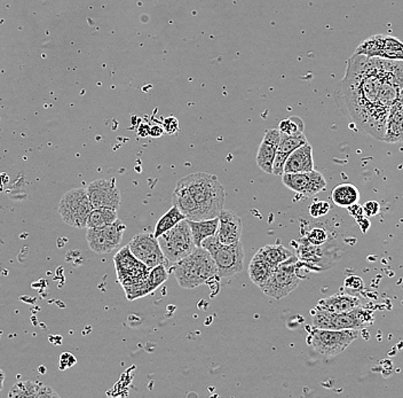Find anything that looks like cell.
<instances>
[{"label": "cell", "mask_w": 403, "mask_h": 398, "mask_svg": "<svg viewBox=\"0 0 403 398\" xmlns=\"http://www.w3.org/2000/svg\"><path fill=\"white\" fill-rule=\"evenodd\" d=\"M394 60L353 54L345 76L337 84L335 101L342 115L361 130L372 115Z\"/></svg>", "instance_id": "6da1fadb"}, {"label": "cell", "mask_w": 403, "mask_h": 398, "mask_svg": "<svg viewBox=\"0 0 403 398\" xmlns=\"http://www.w3.org/2000/svg\"><path fill=\"white\" fill-rule=\"evenodd\" d=\"M189 193L197 212V221L215 219L224 209L226 193L215 175H188L178 180Z\"/></svg>", "instance_id": "7a4b0ae2"}, {"label": "cell", "mask_w": 403, "mask_h": 398, "mask_svg": "<svg viewBox=\"0 0 403 398\" xmlns=\"http://www.w3.org/2000/svg\"><path fill=\"white\" fill-rule=\"evenodd\" d=\"M171 270L176 283L185 289L196 288L218 278L215 260L203 247H196L192 253L173 264Z\"/></svg>", "instance_id": "3957f363"}, {"label": "cell", "mask_w": 403, "mask_h": 398, "mask_svg": "<svg viewBox=\"0 0 403 398\" xmlns=\"http://www.w3.org/2000/svg\"><path fill=\"white\" fill-rule=\"evenodd\" d=\"M312 324L313 327L322 330H356L360 331L363 328L369 327L374 324V312L363 307H358L351 311L342 314H333L321 309L315 308L312 310Z\"/></svg>", "instance_id": "277c9868"}, {"label": "cell", "mask_w": 403, "mask_h": 398, "mask_svg": "<svg viewBox=\"0 0 403 398\" xmlns=\"http://www.w3.org/2000/svg\"><path fill=\"white\" fill-rule=\"evenodd\" d=\"M201 247L205 248L215 260L218 278H229L243 271L244 248L241 240L224 244L218 241L215 235L205 239Z\"/></svg>", "instance_id": "5b68a950"}, {"label": "cell", "mask_w": 403, "mask_h": 398, "mask_svg": "<svg viewBox=\"0 0 403 398\" xmlns=\"http://www.w3.org/2000/svg\"><path fill=\"white\" fill-rule=\"evenodd\" d=\"M360 332L356 330H322L313 327L310 331L307 342L317 353L326 357H333L346 351L358 337Z\"/></svg>", "instance_id": "8992f818"}, {"label": "cell", "mask_w": 403, "mask_h": 398, "mask_svg": "<svg viewBox=\"0 0 403 398\" xmlns=\"http://www.w3.org/2000/svg\"><path fill=\"white\" fill-rule=\"evenodd\" d=\"M157 240L164 256L167 257L170 263L183 260V257L192 253L196 248L188 219L178 223L174 228L160 235Z\"/></svg>", "instance_id": "52a82bcc"}, {"label": "cell", "mask_w": 403, "mask_h": 398, "mask_svg": "<svg viewBox=\"0 0 403 398\" xmlns=\"http://www.w3.org/2000/svg\"><path fill=\"white\" fill-rule=\"evenodd\" d=\"M93 206L87 196L86 189L77 187L64 193L59 202V214L66 224L73 228H86L87 219Z\"/></svg>", "instance_id": "ba28073f"}, {"label": "cell", "mask_w": 403, "mask_h": 398, "mask_svg": "<svg viewBox=\"0 0 403 398\" xmlns=\"http://www.w3.org/2000/svg\"><path fill=\"white\" fill-rule=\"evenodd\" d=\"M297 260L294 255L291 258L276 267L265 285L260 287L266 296L274 300H282L297 288L301 280L297 273Z\"/></svg>", "instance_id": "9c48e42d"}, {"label": "cell", "mask_w": 403, "mask_h": 398, "mask_svg": "<svg viewBox=\"0 0 403 398\" xmlns=\"http://www.w3.org/2000/svg\"><path fill=\"white\" fill-rule=\"evenodd\" d=\"M125 230L126 226L121 219L102 228H87L86 240L89 247L96 254H110L119 247Z\"/></svg>", "instance_id": "30bf717a"}, {"label": "cell", "mask_w": 403, "mask_h": 398, "mask_svg": "<svg viewBox=\"0 0 403 398\" xmlns=\"http://www.w3.org/2000/svg\"><path fill=\"white\" fill-rule=\"evenodd\" d=\"M128 246L132 254L135 255L142 263L146 264L149 269L157 265H164L167 267L170 265V262L167 260V257L164 256L154 233H148V232L139 233L132 238Z\"/></svg>", "instance_id": "8fae6325"}, {"label": "cell", "mask_w": 403, "mask_h": 398, "mask_svg": "<svg viewBox=\"0 0 403 398\" xmlns=\"http://www.w3.org/2000/svg\"><path fill=\"white\" fill-rule=\"evenodd\" d=\"M117 278L123 287L139 283L147 278L151 269L132 254L128 246H125L114 257Z\"/></svg>", "instance_id": "7c38bea8"}, {"label": "cell", "mask_w": 403, "mask_h": 398, "mask_svg": "<svg viewBox=\"0 0 403 398\" xmlns=\"http://www.w3.org/2000/svg\"><path fill=\"white\" fill-rule=\"evenodd\" d=\"M86 192L93 208H109L119 212L122 196L115 178L93 180L87 185Z\"/></svg>", "instance_id": "4fadbf2b"}, {"label": "cell", "mask_w": 403, "mask_h": 398, "mask_svg": "<svg viewBox=\"0 0 403 398\" xmlns=\"http://www.w3.org/2000/svg\"><path fill=\"white\" fill-rule=\"evenodd\" d=\"M282 183L289 190L312 198L319 193L326 190V180L324 175L319 171L312 170L307 172H298V174L282 175Z\"/></svg>", "instance_id": "5bb4252c"}, {"label": "cell", "mask_w": 403, "mask_h": 398, "mask_svg": "<svg viewBox=\"0 0 403 398\" xmlns=\"http://www.w3.org/2000/svg\"><path fill=\"white\" fill-rule=\"evenodd\" d=\"M218 219H219V224H218L215 238L219 242L231 244L241 240L243 224H242V219L235 212L222 209Z\"/></svg>", "instance_id": "9a60e30c"}, {"label": "cell", "mask_w": 403, "mask_h": 398, "mask_svg": "<svg viewBox=\"0 0 403 398\" xmlns=\"http://www.w3.org/2000/svg\"><path fill=\"white\" fill-rule=\"evenodd\" d=\"M280 138H281V132L279 131V128L266 130L263 142L260 144L258 154H257V164L266 174L273 172V164H274L276 152L279 147Z\"/></svg>", "instance_id": "2e32d148"}, {"label": "cell", "mask_w": 403, "mask_h": 398, "mask_svg": "<svg viewBox=\"0 0 403 398\" xmlns=\"http://www.w3.org/2000/svg\"><path fill=\"white\" fill-rule=\"evenodd\" d=\"M305 144H307V138L305 135H288L281 133L279 147H277L275 160L273 164L272 174L275 176H282L284 174L285 161L289 158V155Z\"/></svg>", "instance_id": "e0dca14e"}, {"label": "cell", "mask_w": 403, "mask_h": 398, "mask_svg": "<svg viewBox=\"0 0 403 398\" xmlns=\"http://www.w3.org/2000/svg\"><path fill=\"white\" fill-rule=\"evenodd\" d=\"M8 397L51 398L59 397V394L51 385H44L39 381H19L10 389Z\"/></svg>", "instance_id": "ac0fdd59"}, {"label": "cell", "mask_w": 403, "mask_h": 398, "mask_svg": "<svg viewBox=\"0 0 403 398\" xmlns=\"http://www.w3.org/2000/svg\"><path fill=\"white\" fill-rule=\"evenodd\" d=\"M314 170L313 148L310 144L298 147L285 161L284 174H298Z\"/></svg>", "instance_id": "d6986e66"}, {"label": "cell", "mask_w": 403, "mask_h": 398, "mask_svg": "<svg viewBox=\"0 0 403 398\" xmlns=\"http://www.w3.org/2000/svg\"><path fill=\"white\" fill-rule=\"evenodd\" d=\"M360 305H361V301L358 296L351 295V294H336V295L320 300L315 308L333 312V314H342V312L351 311Z\"/></svg>", "instance_id": "ffe728a7"}, {"label": "cell", "mask_w": 403, "mask_h": 398, "mask_svg": "<svg viewBox=\"0 0 403 398\" xmlns=\"http://www.w3.org/2000/svg\"><path fill=\"white\" fill-rule=\"evenodd\" d=\"M383 142L390 144L403 142V106L399 101L390 108Z\"/></svg>", "instance_id": "44dd1931"}, {"label": "cell", "mask_w": 403, "mask_h": 398, "mask_svg": "<svg viewBox=\"0 0 403 398\" xmlns=\"http://www.w3.org/2000/svg\"><path fill=\"white\" fill-rule=\"evenodd\" d=\"M276 267H273L257 251L253 256L249 267L250 279L256 286L261 287L265 285L266 281L272 276V273L275 271Z\"/></svg>", "instance_id": "7402d4cb"}, {"label": "cell", "mask_w": 403, "mask_h": 398, "mask_svg": "<svg viewBox=\"0 0 403 398\" xmlns=\"http://www.w3.org/2000/svg\"><path fill=\"white\" fill-rule=\"evenodd\" d=\"M331 199L336 206L349 208V206L358 202L360 192L358 187L353 184H340L331 192Z\"/></svg>", "instance_id": "603a6c76"}, {"label": "cell", "mask_w": 403, "mask_h": 398, "mask_svg": "<svg viewBox=\"0 0 403 398\" xmlns=\"http://www.w3.org/2000/svg\"><path fill=\"white\" fill-rule=\"evenodd\" d=\"M188 223L196 247H201L202 242L205 239L217 233L219 219L215 217V219H203V221H188Z\"/></svg>", "instance_id": "cb8c5ba5"}, {"label": "cell", "mask_w": 403, "mask_h": 398, "mask_svg": "<svg viewBox=\"0 0 403 398\" xmlns=\"http://www.w3.org/2000/svg\"><path fill=\"white\" fill-rule=\"evenodd\" d=\"M258 253L274 267H279L280 264L284 263L285 260L294 256L291 251L280 244H267L265 247L260 248Z\"/></svg>", "instance_id": "d4e9b609"}, {"label": "cell", "mask_w": 403, "mask_h": 398, "mask_svg": "<svg viewBox=\"0 0 403 398\" xmlns=\"http://www.w3.org/2000/svg\"><path fill=\"white\" fill-rule=\"evenodd\" d=\"M119 219L117 210L109 208H93L87 219L86 228H102Z\"/></svg>", "instance_id": "484cf974"}, {"label": "cell", "mask_w": 403, "mask_h": 398, "mask_svg": "<svg viewBox=\"0 0 403 398\" xmlns=\"http://www.w3.org/2000/svg\"><path fill=\"white\" fill-rule=\"evenodd\" d=\"M183 219H186V216L183 215V212H180L179 209L176 206H172V208L169 212H165L157 222L155 226L154 235L158 238L160 235H163L165 232L169 231L171 228H174L178 223L181 222Z\"/></svg>", "instance_id": "4316f807"}, {"label": "cell", "mask_w": 403, "mask_h": 398, "mask_svg": "<svg viewBox=\"0 0 403 398\" xmlns=\"http://www.w3.org/2000/svg\"><path fill=\"white\" fill-rule=\"evenodd\" d=\"M384 40L385 35L372 36L356 47L354 54L365 55L368 58H381Z\"/></svg>", "instance_id": "83f0119b"}, {"label": "cell", "mask_w": 403, "mask_h": 398, "mask_svg": "<svg viewBox=\"0 0 403 398\" xmlns=\"http://www.w3.org/2000/svg\"><path fill=\"white\" fill-rule=\"evenodd\" d=\"M381 58L403 61V42L393 36L385 35Z\"/></svg>", "instance_id": "f1b7e54d"}, {"label": "cell", "mask_w": 403, "mask_h": 398, "mask_svg": "<svg viewBox=\"0 0 403 398\" xmlns=\"http://www.w3.org/2000/svg\"><path fill=\"white\" fill-rule=\"evenodd\" d=\"M304 121L301 117H298V116H291L289 119H283L279 126V131L283 135H304Z\"/></svg>", "instance_id": "f546056e"}, {"label": "cell", "mask_w": 403, "mask_h": 398, "mask_svg": "<svg viewBox=\"0 0 403 398\" xmlns=\"http://www.w3.org/2000/svg\"><path fill=\"white\" fill-rule=\"evenodd\" d=\"M167 279H169L167 267H164V265H157V267H151V271H149L147 283L151 292H154L158 287L162 286Z\"/></svg>", "instance_id": "4dcf8cb0"}, {"label": "cell", "mask_w": 403, "mask_h": 398, "mask_svg": "<svg viewBox=\"0 0 403 398\" xmlns=\"http://www.w3.org/2000/svg\"><path fill=\"white\" fill-rule=\"evenodd\" d=\"M123 288H124L125 294H126L128 301L141 299V297H144V296L149 295V294L153 293L149 288V285H148L147 278L142 280V281H139V283H131V285L124 286Z\"/></svg>", "instance_id": "1f68e13d"}, {"label": "cell", "mask_w": 403, "mask_h": 398, "mask_svg": "<svg viewBox=\"0 0 403 398\" xmlns=\"http://www.w3.org/2000/svg\"><path fill=\"white\" fill-rule=\"evenodd\" d=\"M305 240L307 241L308 244H313V246L317 247V246L326 244V240H328V233L324 228H313L312 231L308 232L307 235H306Z\"/></svg>", "instance_id": "d6a6232c"}, {"label": "cell", "mask_w": 403, "mask_h": 398, "mask_svg": "<svg viewBox=\"0 0 403 398\" xmlns=\"http://www.w3.org/2000/svg\"><path fill=\"white\" fill-rule=\"evenodd\" d=\"M308 212H310V215L314 217V219L324 217V216H326V214L330 212L329 202L317 200V201H314V202L310 205V208H308Z\"/></svg>", "instance_id": "836d02e7"}, {"label": "cell", "mask_w": 403, "mask_h": 398, "mask_svg": "<svg viewBox=\"0 0 403 398\" xmlns=\"http://www.w3.org/2000/svg\"><path fill=\"white\" fill-rule=\"evenodd\" d=\"M344 285H345L346 288L349 289V290H354V292H361L365 287L363 280L358 276L347 277Z\"/></svg>", "instance_id": "e575fe53"}, {"label": "cell", "mask_w": 403, "mask_h": 398, "mask_svg": "<svg viewBox=\"0 0 403 398\" xmlns=\"http://www.w3.org/2000/svg\"><path fill=\"white\" fill-rule=\"evenodd\" d=\"M164 131L169 133V135H174L178 130H179V121L176 119V117H167V119H164L163 124Z\"/></svg>", "instance_id": "d590c367"}, {"label": "cell", "mask_w": 403, "mask_h": 398, "mask_svg": "<svg viewBox=\"0 0 403 398\" xmlns=\"http://www.w3.org/2000/svg\"><path fill=\"white\" fill-rule=\"evenodd\" d=\"M363 209V214H365L367 217H372V216H376L381 212V206L379 203L376 202V201H368L365 202L362 207Z\"/></svg>", "instance_id": "8d00e7d4"}, {"label": "cell", "mask_w": 403, "mask_h": 398, "mask_svg": "<svg viewBox=\"0 0 403 398\" xmlns=\"http://www.w3.org/2000/svg\"><path fill=\"white\" fill-rule=\"evenodd\" d=\"M347 209H349V214L354 216L356 219L363 216V209H362V207L358 206V203L353 205V206H349Z\"/></svg>", "instance_id": "74e56055"}, {"label": "cell", "mask_w": 403, "mask_h": 398, "mask_svg": "<svg viewBox=\"0 0 403 398\" xmlns=\"http://www.w3.org/2000/svg\"><path fill=\"white\" fill-rule=\"evenodd\" d=\"M164 128L162 126H151V130H149V135L153 137V138H160L164 133Z\"/></svg>", "instance_id": "f35d334b"}, {"label": "cell", "mask_w": 403, "mask_h": 398, "mask_svg": "<svg viewBox=\"0 0 403 398\" xmlns=\"http://www.w3.org/2000/svg\"><path fill=\"white\" fill-rule=\"evenodd\" d=\"M3 381H5V374H3V371L0 369V392L3 390Z\"/></svg>", "instance_id": "ab89813d"}, {"label": "cell", "mask_w": 403, "mask_h": 398, "mask_svg": "<svg viewBox=\"0 0 403 398\" xmlns=\"http://www.w3.org/2000/svg\"><path fill=\"white\" fill-rule=\"evenodd\" d=\"M397 101H399V103H400L403 106V87L402 89H401L400 96H399V100H397Z\"/></svg>", "instance_id": "60d3db41"}]
</instances>
